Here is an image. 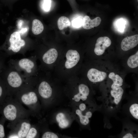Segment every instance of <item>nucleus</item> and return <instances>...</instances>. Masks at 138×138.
I'll return each instance as SVG.
<instances>
[{
    "label": "nucleus",
    "instance_id": "nucleus-1",
    "mask_svg": "<svg viewBox=\"0 0 138 138\" xmlns=\"http://www.w3.org/2000/svg\"><path fill=\"white\" fill-rule=\"evenodd\" d=\"M0 114L6 121L10 122L27 118L31 116L29 110L25 108L15 98L9 95L0 106Z\"/></svg>",
    "mask_w": 138,
    "mask_h": 138
},
{
    "label": "nucleus",
    "instance_id": "nucleus-2",
    "mask_svg": "<svg viewBox=\"0 0 138 138\" xmlns=\"http://www.w3.org/2000/svg\"><path fill=\"white\" fill-rule=\"evenodd\" d=\"M15 96L14 98L20 103L28 108L31 116L37 117L40 106L36 92L29 87H24L18 91Z\"/></svg>",
    "mask_w": 138,
    "mask_h": 138
},
{
    "label": "nucleus",
    "instance_id": "nucleus-3",
    "mask_svg": "<svg viewBox=\"0 0 138 138\" xmlns=\"http://www.w3.org/2000/svg\"><path fill=\"white\" fill-rule=\"evenodd\" d=\"M31 125L28 118L10 122L7 126L10 131L7 137L25 138Z\"/></svg>",
    "mask_w": 138,
    "mask_h": 138
},
{
    "label": "nucleus",
    "instance_id": "nucleus-4",
    "mask_svg": "<svg viewBox=\"0 0 138 138\" xmlns=\"http://www.w3.org/2000/svg\"><path fill=\"white\" fill-rule=\"evenodd\" d=\"M63 61V70L65 71H70L74 69L78 63L80 55L76 50L70 49L65 54Z\"/></svg>",
    "mask_w": 138,
    "mask_h": 138
},
{
    "label": "nucleus",
    "instance_id": "nucleus-5",
    "mask_svg": "<svg viewBox=\"0 0 138 138\" xmlns=\"http://www.w3.org/2000/svg\"><path fill=\"white\" fill-rule=\"evenodd\" d=\"M7 83L9 87L12 91L10 96H12L22 88L23 81L22 79L17 72L12 71L9 74L7 79Z\"/></svg>",
    "mask_w": 138,
    "mask_h": 138
},
{
    "label": "nucleus",
    "instance_id": "nucleus-6",
    "mask_svg": "<svg viewBox=\"0 0 138 138\" xmlns=\"http://www.w3.org/2000/svg\"><path fill=\"white\" fill-rule=\"evenodd\" d=\"M37 93L42 102L46 105L47 101L52 95L53 89L49 83L46 81H43L39 83L38 86Z\"/></svg>",
    "mask_w": 138,
    "mask_h": 138
},
{
    "label": "nucleus",
    "instance_id": "nucleus-7",
    "mask_svg": "<svg viewBox=\"0 0 138 138\" xmlns=\"http://www.w3.org/2000/svg\"><path fill=\"white\" fill-rule=\"evenodd\" d=\"M9 41L10 45L9 49L15 52H19L25 44V41L21 38L19 32L18 31L14 32L11 35Z\"/></svg>",
    "mask_w": 138,
    "mask_h": 138
},
{
    "label": "nucleus",
    "instance_id": "nucleus-8",
    "mask_svg": "<svg viewBox=\"0 0 138 138\" xmlns=\"http://www.w3.org/2000/svg\"><path fill=\"white\" fill-rule=\"evenodd\" d=\"M111 40L106 36L101 37L98 38L96 41L94 51L97 55L100 56L104 53L106 49L111 45Z\"/></svg>",
    "mask_w": 138,
    "mask_h": 138
},
{
    "label": "nucleus",
    "instance_id": "nucleus-9",
    "mask_svg": "<svg viewBox=\"0 0 138 138\" xmlns=\"http://www.w3.org/2000/svg\"><path fill=\"white\" fill-rule=\"evenodd\" d=\"M87 76L88 80L93 83L102 82L106 78L107 73L95 68H91L88 71Z\"/></svg>",
    "mask_w": 138,
    "mask_h": 138
},
{
    "label": "nucleus",
    "instance_id": "nucleus-10",
    "mask_svg": "<svg viewBox=\"0 0 138 138\" xmlns=\"http://www.w3.org/2000/svg\"><path fill=\"white\" fill-rule=\"evenodd\" d=\"M138 44V35L136 34L126 37L122 40L121 47L125 51H128L136 46Z\"/></svg>",
    "mask_w": 138,
    "mask_h": 138
},
{
    "label": "nucleus",
    "instance_id": "nucleus-11",
    "mask_svg": "<svg viewBox=\"0 0 138 138\" xmlns=\"http://www.w3.org/2000/svg\"><path fill=\"white\" fill-rule=\"evenodd\" d=\"M78 90L77 93L74 96V100L76 102H78L80 100L83 101L86 100L90 92L87 86L84 84H80L78 86Z\"/></svg>",
    "mask_w": 138,
    "mask_h": 138
},
{
    "label": "nucleus",
    "instance_id": "nucleus-12",
    "mask_svg": "<svg viewBox=\"0 0 138 138\" xmlns=\"http://www.w3.org/2000/svg\"><path fill=\"white\" fill-rule=\"evenodd\" d=\"M59 56L57 50L54 48H51L46 52L43 55L42 59L45 64L50 65L54 63Z\"/></svg>",
    "mask_w": 138,
    "mask_h": 138
},
{
    "label": "nucleus",
    "instance_id": "nucleus-13",
    "mask_svg": "<svg viewBox=\"0 0 138 138\" xmlns=\"http://www.w3.org/2000/svg\"><path fill=\"white\" fill-rule=\"evenodd\" d=\"M123 92L121 87L112 89L110 92V97L108 98L110 102L114 106L118 105L121 100Z\"/></svg>",
    "mask_w": 138,
    "mask_h": 138
},
{
    "label": "nucleus",
    "instance_id": "nucleus-14",
    "mask_svg": "<svg viewBox=\"0 0 138 138\" xmlns=\"http://www.w3.org/2000/svg\"><path fill=\"white\" fill-rule=\"evenodd\" d=\"M101 21V18L99 17L91 19L88 16L86 15L83 18L82 26L84 29H89L98 26Z\"/></svg>",
    "mask_w": 138,
    "mask_h": 138
},
{
    "label": "nucleus",
    "instance_id": "nucleus-15",
    "mask_svg": "<svg viewBox=\"0 0 138 138\" xmlns=\"http://www.w3.org/2000/svg\"><path fill=\"white\" fill-rule=\"evenodd\" d=\"M19 66L25 70L28 73L31 72L32 69L34 67V64L31 60L27 58H24L20 60L18 62Z\"/></svg>",
    "mask_w": 138,
    "mask_h": 138
},
{
    "label": "nucleus",
    "instance_id": "nucleus-16",
    "mask_svg": "<svg viewBox=\"0 0 138 138\" xmlns=\"http://www.w3.org/2000/svg\"><path fill=\"white\" fill-rule=\"evenodd\" d=\"M56 119L59 126L61 128L64 129L69 125L70 122L65 114L62 112L58 113L56 115Z\"/></svg>",
    "mask_w": 138,
    "mask_h": 138
},
{
    "label": "nucleus",
    "instance_id": "nucleus-17",
    "mask_svg": "<svg viewBox=\"0 0 138 138\" xmlns=\"http://www.w3.org/2000/svg\"><path fill=\"white\" fill-rule=\"evenodd\" d=\"M108 77L113 81L111 86L112 89L120 87L123 85V79L119 75L116 74L113 72H111L109 74Z\"/></svg>",
    "mask_w": 138,
    "mask_h": 138
},
{
    "label": "nucleus",
    "instance_id": "nucleus-18",
    "mask_svg": "<svg viewBox=\"0 0 138 138\" xmlns=\"http://www.w3.org/2000/svg\"><path fill=\"white\" fill-rule=\"evenodd\" d=\"M76 113L79 118L80 123L83 125H86L89 123V119L92 116V113L90 111L86 112L85 115H83L82 111L79 109H77L76 111Z\"/></svg>",
    "mask_w": 138,
    "mask_h": 138
},
{
    "label": "nucleus",
    "instance_id": "nucleus-19",
    "mask_svg": "<svg viewBox=\"0 0 138 138\" xmlns=\"http://www.w3.org/2000/svg\"><path fill=\"white\" fill-rule=\"evenodd\" d=\"M44 27L42 23L39 20L35 19L32 22V31L35 35H38L42 32L44 30Z\"/></svg>",
    "mask_w": 138,
    "mask_h": 138
},
{
    "label": "nucleus",
    "instance_id": "nucleus-20",
    "mask_svg": "<svg viewBox=\"0 0 138 138\" xmlns=\"http://www.w3.org/2000/svg\"><path fill=\"white\" fill-rule=\"evenodd\" d=\"M127 64L130 68H134L138 66V51L134 54L130 56L128 59Z\"/></svg>",
    "mask_w": 138,
    "mask_h": 138
},
{
    "label": "nucleus",
    "instance_id": "nucleus-21",
    "mask_svg": "<svg viewBox=\"0 0 138 138\" xmlns=\"http://www.w3.org/2000/svg\"><path fill=\"white\" fill-rule=\"evenodd\" d=\"M58 28L60 30H63L70 25V22L69 19L67 17L62 16L60 17L57 22Z\"/></svg>",
    "mask_w": 138,
    "mask_h": 138
},
{
    "label": "nucleus",
    "instance_id": "nucleus-22",
    "mask_svg": "<svg viewBox=\"0 0 138 138\" xmlns=\"http://www.w3.org/2000/svg\"><path fill=\"white\" fill-rule=\"evenodd\" d=\"M37 128L34 125H32L25 138H34L37 137L38 134Z\"/></svg>",
    "mask_w": 138,
    "mask_h": 138
},
{
    "label": "nucleus",
    "instance_id": "nucleus-23",
    "mask_svg": "<svg viewBox=\"0 0 138 138\" xmlns=\"http://www.w3.org/2000/svg\"><path fill=\"white\" fill-rule=\"evenodd\" d=\"M130 112L132 116L136 119H138V105L137 103L132 104L129 108Z\"/></svg>",
    "mask_w": 138,
    "mask_h": 138
},
{
    "label": "nucleus",
    "instance_id": "nucleus-24",
    "mask_svg": "<svg viewBox=\"0 0 138 138\" xmlns=\"http://www.w3.org/2000/svg\"><path fill=\"white\" fill-rule=\"evenodd\" d=\"M8 95V92L5 90L3 87L0 85V106Z\"/></svg>",
    "mask_w": 138,
    "mask_h": 138
},
{
    "label": "nucleus",
    "instance_id": "nucleus-25",
    "mask_svg": "<svg viewBox=\"0 0 138 138\" xmlns=\"http://www.w3.org/2000/svg\"><path fill=\"white\" fill-rule=\"evenodd\" d=\"M6 121L5 118L2 116L0 119V138L6 137L4 128V124Z\"/></svg>",
    "mask_w": 138,
    "mask_h": 138
},
{
    "label": "nucleus",
    "instance_id": "nucleus-26",
    "mask_svg": "<svg viewBox=\"0 0 138 138\" xmlns=\"http://www.w3.org/2000/svg\"><path fill=\"white\" fill-rule=\"evenodd\" d=\"M83 19L79 17L74 19L72 21V26L76 28L80 27L82 26Z\"/></svg>",
    "mask_w": 138,
    "mask_h": 138
},
{
    "label": "nucleus",
    "instance_id": "nucleus-27",
    "mask_svg": "<svg viewBox=\"0 0 138 138\" xmlns=\"http://www.w3.org/2000/svg\"><path fill=\"white\" fill-rule=\"evenodd\" d=\"M42 138H58V136L55 133L47 131L44 132L41 136Z\"/></svg>",
    "mask_w": 138,
    "mask_h": 138
},
{
    "label": "nucleus",
    "instance_id": "nucleus-28",
    "mask_svg": "<svg viewBox=\"0 0 138 138\" xmlns=\"http://www.w3.org/2000/svg\"><path fill=\"white\" fill-rule=\"evenodd\" d=\"M51 0H44L42 5L43 8L45 11L48 12L50 9Z\"/></svg>",
    "mask_w": 138,
    "mask_h": 138
},
{
    "label": "nucleus",
    "instance_id": "nucleus-29",
    "mask_svg": "<svg viewBox=\"0 0 138 138\" xmlns=\"http://www.w3.org/2000/svg\"><path fill=\"white\" fill-rule=\"evenodd\" d=\"M86 108V106L85 104L83 103H82L79 105V109L82 112L85 110Z\"/></svg>",
    "mask_w": 138,
    "mask_h": 138
},
{
    "label": "nucleus",
    "instance_id": "nucleus-30",
    "mask_svg": "<svg viewBox=\"0 0 138 138\" xmlns=\"http://www.w3.org/2000/svg\"><path fill=\"white\" fill-rule=\"evenodd\" d=\"M123 138H134L132 134L130 133H128L124 135Z\"/></svg>",
    "mask_w": 138,
    "mask_h": 138
},
{
    "label": "nucleus",
    "instance_id": "nucleus-31",
    "mask_svg": "<svg viewBox=\"0 0 138 138\" xmlns=\"http://www.w3.org/2000/svg\"><path fill=\"white\" fill-rule=\"evenodd\" d=\"M0 119H1V118H0Z\"/></svg>",
    "mask_w": 138,
    "mask_h": 138
}]
</instances>
